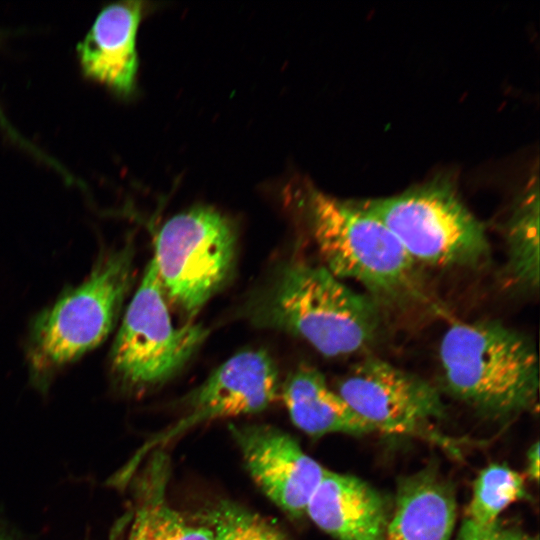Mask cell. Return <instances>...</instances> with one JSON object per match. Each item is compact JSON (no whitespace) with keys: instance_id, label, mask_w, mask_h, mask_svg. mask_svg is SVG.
Wrapping results in <instances>:
<instances>
[{"instance_id":"1","label":"cell","mask_w":540,"mask_h":540,"mask_svg":"<svg viewBox=\"0 0 540 540\" xmlns=\"http://www.w3.org/2000/svg\"><path fill=\"white\" fill-rule=\"evenodd\" d=\"M260 328L298 336L327 357L354 354L378 332V302L349 288L325 266L289 260L246 302Z\"/></svg>"},{"instance_id":"2","label":"cell","mask_w":540,"mask_h":540,"mask_svg":"<svg viewBox=\"0 0 540 540\" xmlns=\"http://www.w3.org/2000/svg\"><path fill=\"white\" fill-rule=\"evenodd\" d=\"M438 356L446 391L484 416L508 419L537 404L536 347L499 321L452 323Z\"/></svg>"},{"instance_id":"3","label":"cell","mask_w":540,"mask_h":540,"mask_svg":"<svg viewBox=\"0 0 540 540\" xmlns=\"http://www.w3.org/2000/svg\"><path fill=\"white\" fill-rule=\"evenodd\" d=\"M293 192L324 266L333 275L360 283L377 302L415 291L417 263L359 201L337 199L308 183Z\"/></svg>"},{"instance_id":"4","label":"cell","mask_w":540,"mask_h":540,"mask_svg":"<svg viewBox=\"0 0 540 540\" xmlns=\"http://www.w3.org/2000/svg\"><path fill=\"white\" fill-rule=\"evenodd\" d=\"M133 280V248L101 257L89 277L33 320L27 344L31 378L44 389L60 368L100 344L113 329Z\"/></svg>"},{"instance_id":"5","label":"cell","mask_w":540,"mask_h":540,"mask_svg":"<svg viewBox=\"0 0 540 540\" xmlns=\"http://www.w3.org/2000/svg\"><path fill=\"white\" fill-rule=\"evenodd\" d=\"M359 203L393 233L416 263L477 268L489 257L483 223L444 177L393 196Z\"/></svg>"},{"instance_id":"6","label":"cell","mask_w":540,"mask_h":540,"mask_svg":"<svg viewBox=\"0 0 540 540\" xmlns=\"http://www.w3.org/2000/svg\"><path fill=\"white\" fill-rule=\"evenodd\" d=\"M208 334L192 321L173 324L151 259L111 350L113 377L126 393L140 395L180 372Z\"/></svg>"},{"instance_id":"7","label":"cell","mask_w":540,"mask_h":540,"mask_svg":"<svg viewBox=\"0 0 540 540\" xmlns=\"http://www.w3.org/2000/svg\"><path fill=\"white\" fill-rule=\"evenodd\" d=\"M236 230L212 207H196L167 220L152 258L168 299L188 319L228 281L236 257Z\"/></svg>"},{"instance_id":"8","label":"cell","mask_w":540,"mask_h":540,"mask_svg":"<svg viewBox=\"0 0 540 540\" xmlns=\"http://www.w3.org/2000/svg\"><path fill=\"white\" fill-rule=\"evenodd\" d=\"M336 391L376 432L417 437L459 456L457 441L436 428L445 417L441 394L422 377L369 356L351 367Z\"/></svg>"},{"instance_id":"9","label":"cell","mask_w":540,"mask_h":540,"mask_svg":"<svg viewBox=\"0 0 540 540\" xmlns=\"http://www.w3.org/2000/svg\"><path fill=\"white\" fill-rule=\"evenodd\" d=\"M280 381L273 359L262 350L235 354L182 401L180 417L150 437L115 475L125 487L144 458L200 424L262 412L280 399Z\"/></svg>"},{"instance_id":"10","label":"cell","mask_w":540,"mask_h":540,"mask_svg":"<svg viewBox=\"0 0 540 540\" xmlns=\"http://www.w3.org/2000/svg\"><path fill=\"white\" fill-rule=\"evenodd\" d=\"M246 470L264 495L289 518L306 516L308 503L327 469L296 439L267 424L230 425Z\"/></svg>"},{"instance_id":"11","label":"cell","mask_w":540,"mask_h":540,"mask_svg":"<svg viewBox=\"0 0 540 540\" xmlns=\"http://www.w3.org/2000/svg\"><path fill=\"white\" fill-rule=\"evenodd\" d=\"M142 13L143 3L139 1L105 6L77 46L85 77L120 96H130L135 89L136 36Z\"/></svg>"},{"instance_id":"12","label":"cell","mask_w":540,"mask_h":540,"mask_svg":"<svg viewBox=\"0 0 540 540\" xmlns=\"http://www.w3.org/2000/svg\"><path fill=\"white\" fill-rule=\"evenodd\" d=\"M306 516L336 540H384L391 518L387 499L365 481L327 470Z\"/></svg>"},{"instance_id":"13","label":"cell","mask_w":540,"mask_h":540,"mask_svg":"<svg viewBox=\"0 0 540 540\" xmlns=\"http://www.w3.org/2000/svg\"><path fill=\"white\" fill-rule=\"evenodd\" d=\"M170 476L171 461L164 449L144 458L128 483L133 501L123 540H214L208 526L188 520L170 503Z\"/></svg>"},{"instance_id":"14","label":"cell","mask_w":540,"mask_h":540,"mask_svg":"<svg viewBox=\"0 0 540 540\" xmlns=\"http://www.w3.org/2000/svg\"><path fill=\"white\" fill-rule=\"evenodd\" d=\"M455 519L453 489L427 466L399 481L384 540H449Z\"/></svg>"},{"instance_id":"15","label":"cell","mask_w":540,"mask_h":540,"mask_svg":"<svg viewBox=\"0 0 540 540\" xmlns=\"http://www.w3.org/2000/svg\"><path fill=\"white\" fill-rule=\"evenodd\" d=\"M293 424L312 437L327 434L365 435L376 432L333 390L316 368L302 366L280 386Z\"/></svg>"},{"instance_id":"16","label":"cell","mask_w":540,"mask_h":540,"mask_svg":"<svg viewBox=\"0 0 540 540\" xmlns=\"http://www.w3.org/2000/svg\"><path fill=\"white\" fill-rule=\"evenodd\" d=\"M530 178L516 201L505 228L507 261L504 280L528 290L539 287V184Z\"/></svg>"},{"instance_id":"17","label":"cell","mask_w":540,"mask_h":540,"mask_svg":"<svg viewBox=\"0 0 540 540\" xmlns=\"http://www.w3.org/2000/svg\"><path fill=\"white\" fill-rule=\"evenodd\" d=\"M525 496L524 479L506 465L491 464L477 476L455 540H476L498 522L501 512Z\"/></svg>"},{"instance_id":"18","label":"cell","mask_w":540,"mask_h":540,"mask_svg":"<svg viewBox=\"0 0 540 540\" xmlns=\"http://www.w3.org/2000/svg\"><path fill=\"white\" fill-rule=\"evenodd\" d=\"M214 540H291L268 518L228 499H220L199 515Z\"/></svg>"},{"instance_id":"19","label":"cell","mask_w":540,"mask_h":540,"mask_svg":"<svg viewBox=\"0 0 540 540\" xmlns=\"http://www.w3.org/2000/svg\"><path fill=\"white\" fill-rule=\"evenodd\" d=\"M0 128L7 134V136L14 141L21 148L28 151L30 154L44 161L46 164L51 165L53 168L58 170L64 177L68 176V173L65 171L61 165H59L55 160L51 159L44 152L35 147L32 143L27 141L10 123L9 119L6 117L1 105H0Z\"/></svg>"},{"instance_id":"20","label":"cell","mask_w":540,"mask_h":540,"mask_svg":"<svg viewBox=\"0 0 540 540\" xmlns=\"http://www.w3.org/2000/svg\"><path fill=\"white\" fill-rule=\"evenodd\" d=\"M476 540H538L523 530L496 522L488 531Z\"/></svg>"},{"instance_id":"21","label":"cell","mask_w":540,"mask_h":540,"mask_svg":"<svg viewBox=\"0 0 540 540\" xmlns=\"http://www.w3.org/2000/svg\"><path fill=\"white\" fill-rule=\"evenodd\" d=\"M539 442H535L527 453V471L529 476L537 481L539 478Z\"/></svg>"},{"instance_id":"22","label":"cell","mask_w":540,"mask_h":540,"mask_svg":"<svg viewBox=\"0 0 540 540\" xmlns=\"http://www.w3.org/2000/svg\"><path fill=\"white\" fill-rule=\"evenodd\" d=\"M129 522L130 511H127L120 519L115 522L108 540H123Z\"/></svg>"},{"instance_id":"23","label":"cell","mask_w":540,"mask_h":540,"mask_svg":"<svg viewBox=\"0 0 540 540\" xmlns=\"http://www.w3.org/2000/svg\"><path fill=\"white\" fill-rule=\"evenodd\" d=\"M0 540H14L11 535L4 532L3 530H0Z\"/></svg>"}]
</instances>
